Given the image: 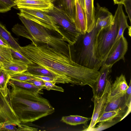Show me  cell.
Listing matches in <instances>:
<instances>
[{
    "label": "cell",
    "mask_w": 131,
    "mask_h": 131,
    "mask_svg": "<svg viewBox=\"0 0 131 131\" xmlns=\"http://www.w3.org/2000/svg\"><path fill=\"white\" fill-rule=\"evenodd\" d=\"M32 42L18 51L33 63L47 70L66 83L91 88L98 77L99 71L81 66L72 59L45 43Z\"/></svg>",
    "instance_id": "6da1fadb"
},
{
    "label": "cell",
    "mask_w": 131,
    "mask_h": 131,
    "mask_svg": "<svg viewBox=\"0 0 131 131\" xmlns=\"http://www.w3.org/2000/svg\"><path fill=\"white\" fill-rule=\"evenodd\" d=\"M10 86L12 106L21 123L32 122L55 112L49 101L40 94Z\"/></svg>",
    "instance_id": "7a4b0ae2"
},
{
    "label": "cell",
    "mask_w": 131,
    "mask_h": 131,
    "mask_svg": "<svg viewBox=\"0 0 131 131\" xmlns=\"http://www.w3.org/2000/svg\"><path fill=\"white\" fill-rule=\"evenodd\" d=\"M95 28L89 33L81 34L71 49L72 60L79 65L92 70L98 71L102 63L97 54Z\"/></svg>",
    "instance_id": "3957f363"
},
{
    "label": "cell",
    "mask_w": 131,
    "mask_h": 131,
    "mask_svg": "<svg viewBox=\"0 0 131 131\" xmlns=\"http://www.w3.org/2000/svg\"><path fill=\"white\" fill-rule=\"evenodd\" d=\"M18 16L35 42L47 44L71 58L70 46L63 39L51 35L47 29L36 22L23 17Z\"/></svg>",
    "instance_id": "277c9868"
},
{
    "label": "cell",
    "mask_w": 131,
    "mask_h": 131,
    "mask_svg": "<svg viewBox=\"0 0 131 131\" xmlns=\"http://www.w3.org/2000/svg\"><path fill=\"white\" fill-rule=\"evenodd\" d=\"M118 7L113 19L108 26L98 32L96 36V48L98 56L102 62L105 61L114 43L118 30Z\"/></svg>",
    "instance_id": "5b68a950"
},
{
    "label": "cell",
    "mask_w": 131,
    "mask_h": 131,
    "mask_svg": "<svg viewBox=\"0 0 131 131\" xmlns=\"http://www.w3.org/2000/svg\"><path fill=\"white\" fill-rule=\"evenodd\" d=\"M46 13L53 18L64 36L66 42L70 46L73 45L81 34L76 30L74 21L64 11L55 6Z\"/></svg>",
    "instance_id": "8992f818"
},
{
    "label": "cell",
    "mask_w": 131,
    "mask_h": 131,
    "mask_svg": "<svg viewBox=\"0 0 131 131\" xmlns=\"http://www.w3.org/2000/svg\"><path fill=\"white\" fill-rule=\"evenodd\" d=\"M17 14L18 16L23 17L41 25L47 29L55 31L65 41V38L60 30L59 27L53 18L46 13L39 10L20 9Z\"/></svg>",
    "instance_id": "52a82bcc"
},
{
    "label": "cell",
    "mask_w": 131,
    "mask_h": 131,
    "mask_svg": "<svg viewBox=\"0 0 131 131\" xmlns=\"http://www.w3.org/2000/svg\"><path fill=\"white\" fill-rule=\"evenodd\" d=\"M6 123L18 126H20L21 123L12 106L10 90L6 96L0 93V129Z\"/></svg>",
    "instance_id": "ba28073f"
},
{
    "label": "cell",
    "mask_w": 131,
    "mask_h": 131,
    "mask_svg": "<svg viewBox=\"0 0 131 131\" xmlns=\"http://www.w3.org/2000/svg\"><path fill=\"white\" fill-rule=\"evenodd\" d=\"M128 48V42L123 35L115 42L102 65L105 64L113 66L121 59L124 61V56Z\"/></svg>",
    "instance_id": "9c48e42d"
},
{
    "label": "cell",
    "mask_w": 131,
    "mask_h": 131,
    "mask_svg": "<svg viewBox=\"0 0 131 131\" xmlns=\"http://www.w3.org/2000/svg\"><path fill=\"white\" fill-rule=\"evenodd\" d=\"M111 85V81L107 80L105 88L101 96L99 98L92 99L94 107L90 124L85 131H90L95 127L97 121L102 113L106 105L108 95Z\"/></svg>",
    "instance_id": "30bf717a"
},
{
    "label": "cell",
    "mask_w": 131,
    "mask_h": 131,
    "mask_svg": "<svg viewBox=\"0 0 131 131\" xmlns=\"http://www.w3.org/2000/svg\"><path fill=\"white\" fill-rule=\"evenodd\" d=\"M19 9H28L40 11L47 13L54 6L50 0H14Z\"/></svg>",
    "instance_id": "8fae6325"
},
{
    "label": "cell",
    "mask_w": 131,
    "mask_h": 131,
    "mask_svg": "<svg viewBox=\"0 0 131 131\" xmlns=\"http://www.w3.org/2000/svg\"><path fill=\"white\" fill-rule=\"evenodd\" d=\"M112 66L103 64L101 67L99 75L95 83L91 88L93 96L92 99H99L102 96L108 75L112 71Z\"/></svg>",
    "instance_id": "7c38bea8"
},
{
    "label": "cell",
    "mask_w": 131,
    "mask_h": 131,
    "mask_svg": "<svg viewBox=\"0 0 131 131\" xmlns=\"http://www.w3.org/2000/svg\"><path fill=\"white\" fill-rule=\"evenodd\" d=\"M113 17L114 16L107 8L102 7L98 3H97L95 12L94 27L98 32L108 26L112 21Z\"/></svg>",
    "instance_id": "4fadbf2b"
},
{
    "label": "cell",
    "mask_w": 131,
    "mask_h": 131,
    "mask_svg": "<svg viewBox=\"0 0 131 131\" xmlns=\"http://www.w3.org/2000/svg\"><path fill=\"white\" fill-rule=\"evenodd\" d=\"M128 87L124 75L122 74L116 77L114 83L111 84L106 103L115 99L124 96Z\"/></svg>",
    "instance_id": "5bb4252c"
},
{
    "label": "cell",
    "mask_w": 131,
    "mask_h": 131,
    "mask_svg": "<svg viewBox=\"0 0 131 131\" xmlns=\"http://www.w3.org/2000/svg\"><path fill=\"white\" fill-rule=\"evenodd\" d=\"M75 11L74 23L76 30L82 34L86 32V23L85 10L81 6L78 0H75Z\"/></svg>",
    "instance_id": "9a60e30c"
},
{
    "label": "cell",
    "mask_w": 131,
    "mask_h": 131,
    "mask_svg": "<svg viewBox=\"0 0 131 131\" xmlns=\"http://www.w3.org/2000/svg\"><path fill=\"white\" fill-rule=\"evenodd\" d=\"M28 65L24 62L13 59L10 62L1 64V66L10 75L27 71Z\"/></svg>",
    "instance_id": "2e32d148"
},
{
    "label": "cell",
    "mask_w": 131,
    "mask_h": 131,
    "mask_svg": "<svg viewBox=\"0 0 131 131\" xmlns=\"http://www.w3.org/2000/svg\"><path fill=\"white\" fill-rule=\"evenodd\" d=\"M94 0H85L86 23V32L88 33L91 31L95 26V8L94 5Z\"/></svg>",
    "instance_id": "e0dca14e"
},
{
    "label": "cell",
    "mask_w": 131,
    "mask_h": 131,
    "mask_svg": "<svg viewBox=\"0 0 131 131\" xmlns=\"http://www.w3.org/2000/svg\"><path fill=\"white\" fill-rule=\"evenodd\" d=\"M127 106L125 104L118 109L113 111L104 112L98 118L96 123L107 121H111L116 118H124L126 113V110ZM125 115H126V114ZM121 119V120H122Z\"/></svg>",
    "instance_id": "ac0fdd59"
},
{
    "label": "cell",
    "mask_w": 131,
    "mask_h": 131,
    "mask_svg": "<svg viewBox=\"0 0 131 131\" xmlns=\"http://www.w3.org/2000/svg\"><path fill=\"white\" fill-rule=\"evenodd\" d=\"M55 2L58 6V7L66 12L74 22L75 0H57Z\"/></svg>",
    "instance_id": "d6986e66"
},
{
    "label": "cell",
    "mask_w": 131,
    "mask_h": 131,
    "mask_svg": "<svg viewBox=\"0 0 131 131\" xmlns=\"http://www.w3.org/2000/svg\"><path fill=\"white\" fill-rule=\"evenodd\" d=\"M119 12L118 16V30L115 42L123 35L124 30L127 28H128L129 26L127 22L128 16L125 14L123 9V4H118ZM115 43V42H114Z\"/></svg>",
    "instance_id": "ffe728a7"
},
{
    "label": "cell",
    "mask_w": 131,
    "mask_h": 131,
    "mask_svg": "<svg viewBox=\"0 0 131 131\" xmlns=\"http://www.w3.org/2000/svg\"><path fill=\"white\" fill-rule=\"evenodd\" d=\"M8 84L10 86H15L29 91L36 92L40 94H43L42 90L27 82L10 79Z\"/></svg>",
    "instance_id": "44dd1931"
},
{
    "label": "cell",
    "mask_w": 131,
    "mask_h": 131,
    "mask_svg": "<svg viewBox=\"0 0 131 131\" xmlns=\"http://www.w3.org/2000/svg\"><path fill=\"white\" fill-rule=\"evenodd\" d=\"M10 79V75L0 66V93L5 96L7 95L10 90L7 87Z\"/></svg>",
    "instance_id": "7402d4cb"
},
{
    "label": "cell",
    "mask_w": 131,
    "mask_h": 131,
    "mask_svg": "<svg viewBox=\"0 0 131 131\" xmlns=\"http://www.w3.org/2000/svg\"><path fill=\"white\" fill-rule=\"evenodd\" d=\"M91 119V118H88L78 115H70L62 117L61 121L67 124L75 126L81 124H85Z\"/></svg>",
    "instance_id": "603a6c76"
},
{
    "label": "cell",
    "mask_w": 131,
    "mask_h": 131,
    "mask_svg": "<svg viewBox=\"0 0 131 131\" xmlns=\"http://www.w3.org/2000/svg\"><path fill=\"white\" fill-rule=\"evenodd\" d=\"M27 71L32 75L57 77L47 70L35 63L28 65Z\"/></svg>",
    "instance_id": "cb8c5ba5"
},
{
    "label": "cell",
    "mask_w": 131,
    "mask_h": 131,
    "mask_svg": "<svg viewBox=\"0 0 131 131\" xmlns=\"http://www.w3.org/2000/svg\"><path fill=\"white\" fill-rule=\"evenodd\" d=\"M0 35L7 42L11 48L18 50L21 47L12 36L10 33L0 23Z\"/></svg>",
    "instance_id": "d4e9b609"
},
{
    "label": "cell",
    "mask_w": 131,
    "mask_h": 131,
    "mask_svg": "<svg viewBox=\"0 0 131 131\" xmlns=\"http://www.w3.org/2000/svg\"><path fill=\"white\" fill-rule=\"evenodd\" d=\"M125 104L124 96L115 99L106 103L102 113L116 110Z\"/></svg>",
    "instance_id": "484cf974"
},
{
    "label": "cell",
    "mask_w": 131,
    "mask_h": 131,
    "mask_svg": "<svg viewBox=\"0 0 131 131\" xmlns=\"http://www.w3.org/2000/svg\"><path fill=\"white\" fill-rule=\"evenodd\" d=\"M10 48L0 45V63L1 64L9 63L13 60Z\"/></svg>",
    "instance_id": "4316f807"
},
{
    "label": "cell",
    "mask_w": 131,
    "mask_h": 131,
    "mask_svg": "<svg viewBox=\"0 0 131 131\" xmlns=\"http://www.w3.org/2000/svg\"><path fill=\"white\" fill-rule=\"evenodd\" d=\"M12 32L16 35L27 38L35 42L28 30L24 26L18 24L15 25L12 28Z\"/></svg>",
    "instance_id": "83f0119b"
},
{
    "label": "cell",
    "mask_w": 131,
    "mask_h": 131,
    "mask_svg": "<svg viewBox=\"0 0 131 131\" xmlns=\"http://www.w3.org/2000/svg\"><path fill=\"white\" fill-rule=\"evenodd\" d=\"M35 77L27 71L10 75V79L16 81L26 82Z\"/></svg>",
    "instance_id": "f1b7e54d"
},
{
    "label": "cell",
    "mask_w": 131,
    "mask_h": 131,
    "mask_svg": "<svg viewBox=\"0 0 131 131\" xmlns=\"http://www.w3.org/2000/svg\"><path fill=\"white\" fill-rule=\"evenodd\" d=\"M11 54L13 59L21 61L28 65L34 64L27 57L22 55L16 50L10 48Z\"/></svg>",
    "instance_id": "f546056e"
},
{
    "label": "cell",
    "mask_w": 131,
    "mask_h": 131,
    "mask_svg": "<svg viewBox=\"0 0 131 131\" xmlns=\"http://www.w3.org/2000/svg\"><path fill=\"white\" fill-rule=\"evenodd\" d=\"M117 123L116 121L114 120L111 121H107L99 123L96 127H94L90 131H101L107 128L114 125Z\"/></svg>",
    "instance_id": "4dcf8cb0"
},
{
    "label": "cell",
    "mask_w": 131,
    "mask_h": 131,
    "mask_svg": "<svg viewBox=\"0 0 131 131\" xmlns=\"http://www.w3.org/2000/svg\"><path fill=\"white\" fill-rule=\"evenodd\" d=\"M33 75L35 77L42 80L45 81L52 82L55 84L56 83H62L63 84L66 83L63 80L57 77Z\"/></svg>",
    "instance_id": "1f68e13d"
},
{
    "label": "cell",
    "mask_w": 131,
    "mask_h": 131,
    "mask_svg": "<svg viewBox=\"0 0 131 131\" xmlns=\"http://www.w3.org/2000/svg\"><path fill=\"white\" fill-rule=\"evenodd\" d=\"M45 85L43 89L47 90H53L61 92H64V90L61 87L56 85L55 83L52 82L45 81Z\"/></svg>",
    "instance_id": "d6a6232c"
},
{
    "label": "cell",
    "mask_w": 131,
    "mask_h": 131,
    "mask_svg": "<svg viewBox=\"0 0 131 131\" xmlns=\"http://www.w3.org/2000/svg\"><path fill=\"white\" fill-rule=\"evenodd\" d=\"M129 87L124 95L125 104L128 108H131V80Z\"/></svg>",
    "instance_id": "836d02e7"
},
{
    "label": "cell",
    "mask_w": 131,
    "mask_h": 131,
    "mask_svg": "<svg viewBox=\"0 0 131 131\" xmlns=\"http://www.w3.org/2000/svg\"><path fill=\"white\" fill-rule=\"evenodd\" d=\"M26 82L33 84L41 90L43 89L45 85L44 81L36 77Z\"/></svg>",
    "instance_id": "e575fe53"
},
{
    "label": "cell",
    "mask_w": 131,
    "mask_h": 131,
    "mask_svg": "<svg viewBox=\"0 0 131 131\" xmlns=\"http://www.w3.org/2000/svg\"><path fill=\"white\" fill-rule=\"evenodd\" d=\"M122 4L125 8L127 14L130 22L131 21V0H125Z\"/></svg>",
    "instance_id": "d590c367"
},
{
    "label": "cell",
    "mask_w": 131,
    "mask_h": 131,
    "mask_svg": "<svg viewBox=\"0 0 131 131\" xmlns=\"http://www.w3.org/2000/svg\"><path fill=\"white\" fill-rule=\"evenodd\" d=\"M15 126L14 124L10 123L5 124L0 129V131H19L18 128H17Z\"/></svg>",
    "instance_id": "8d00e7d4"
},
{
    "label": "cell",
    "mask_w": 131,
    "mask_h": 131,
    "mask_svg": "<svg viewBox=\"0 0 131 131\" xmlns=\"http://www.w3.org/2000/svg\"><path fill=\"white\" fill-rule=\"evenodd\" d=\"M18 128L19 131H37L38 128L29 126L27 125L20 124L18 126Z\"/></svg>",
    "instance_id": "74e56055"
},
{
    "label": "cell",
    "mask_w": 131,
    "mask_h": 131,
    "mask_svg": "<svg viewBox=\"0 0 131 131\" xmlns=\"http://www.w3.org/2000/svg\"><path fill=\"white\" fill-rule=\"evenodd\" d=\"M11 7L0 1V13H5L11 9Z\"/></svg>",
    "instance_id": "f35d334b"
},
{
    "label": "cell",
    "mask_w": 131,
    "mask_h": 131,
    "mask_svg": "<svg viewBox=\"0 0 131 131\" xmlns=\"http://www.w3.org/2000/svg\"><path fill=\"white\" fill-rule=\"evenodd\" d=\"M0 1L11 8L16 6L14 0H0Z\"/></svg>",
    "instance_id": "ab89813d"
},
{
    "label": "cell",
    "mask_w": 131,
    "mask_h": 131,
    "mask_svg": "<svg viewBox=\"0 0 131 131\" xmlns=\"http://www.w3.org/2000/svg\"><path fill=\"white\" fill-rule=\"evenodd\" d=\"M0 45L8 48H11L7 41L0 35Z\"/></svg>",
    "instance_id": "60d3db41"
},
{
    "label": "cell",
    "mask_w": 131,
    "mask_h": 131,
    "mask_svg": "<svg viewBox=\"0 0 131 131\" xmlns=\"http://www.w3.org/2000/svg\"><path fill=\"white\" fill-rule=\"evenodd\" d=\"M78 1L81 6L85 10V0H78Z\"/></svg>",
    "instance_id": "b9f144b4"
},
{
    "label": "cell",
    "mask_w": 131,
    "mask_h": 131,
    "mask_svg": "<svg viewBox=\"0 0 131 131\" xmlns=\"http://www.w3.org/2000/svg\"><path fill=\"white\" fill-rule=\"evenodd\" d=\"M114 4H122L125 0H113Z\"/></svg>",
    "instance_id": "7bdbcfd3"
},
{
    "label": "cell",
    "mask_w": 131,
    "mask_h": 131,
    "mask_svg": "<svg viewBox=\"0 0 131 131\" xmlns=\"http://www.w3.org/2000/svg\"><path fill=\"white\" fill-rule=\"evenodd\" d=\"M128 35L129 36H131V26H130L128 28Z\"/></svg>",
    "instance_id": "ee69618b"
},
{
    "label": "cell",
    "mask_w": 131,
    "mask_h": 131,
    "mask_svg": "<svg viewBox=\"0 0 131 131\" xmlns=\"http://www.w3.org/2000/svg\"><path fill=\"white\" fill-rule=\"evenodd\" d=\"M51 2L53 3L54 2L57 0H50Z\"/></svg>",
    "instance_id": "f6af8a7d"
},
{
    "label": "cell",
    "mask_w": 131,
    "mask_h": 131,
    "mask_svg": "<svg viewBox=\"0 0 131 131\" xmlns=\"http://www.w3.org/2000/svg\"><path fill=\"white\" fill-rule=\"evenodd\" d=\"M1 63H0V66H1Z\"/></svg>",
    "instance_id": "bcb514c9"
},
{
    "label": "cell",
    "mask_w": 131,
    "mask_h": 131,
    "mask_svg": "<svg viewBox=\"0 0 131 131\" xmlns=\"http://www.w3.org/2000/svg\"></svg>",
    "instance_id": "7dc6e473"
}]
</instances>
